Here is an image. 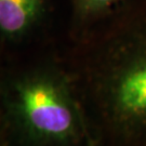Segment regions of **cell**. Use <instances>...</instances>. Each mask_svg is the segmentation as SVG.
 Here are the masks:
<instances>
[{
    "label": "cell",
    "instance_id": "6da1fadb",
    "mask_svg": "<svg viewBox=\"0 0 146 146\" xmlns=\"http://www.w3.org/2000/svg\"><path fill=\"white\" fill-rule=\"evenodd\" d=\"M8 123L33 146H76L88 129L67 87L52 74L14 79L5 92Z\"/></svg>",
    "mask_w": 146,
    "mask_h": 146
},
{
    "label": "cell",
    "instance_id": "7a4b0ae2",
    "mask_svg": "<svg viewBox=\"0 0 146 146\" xmlns=\"http://www.w3.org/2000/svg\"><path fill=\"white\" fill-rule=\"evenodd\" d=\"M101 107V125L118 145L146 146V51L107 78Z\"/></svg>",
    "mask_w": 146,
    "mask_h": 146
},
{
    "label": "cell",
    "instance_id": "3957f363",
    "mask_svg": "<svg viewBox=\"0 0 146 146\" xmlns=\"http://www.w3.org/2000/svg\"><path fill=\"white\" fill-rule=\"evenodd\" d=\"M42 0H0V31L19 37L29 29L41 9Z\"/></svg>",
    "mask_w": 146,
    "mask_h": 146
},
{
    "label": "cell",
    "instance_id": "277c9868",
    "mask_svg": "<svg viewBox=\"0 0 146 146\" xmlns=\"http://www.w3.org/2000/svg\"><path fill=\"white\" fill-rule=\"evenodd\" d=\"M114 0H82L84 8L88 10H99L111 3Z\"/></svg>",
    "mask_w": 146,
    "mask_h": 146
},
{
    "label": "cell",
    "instance_id": "5b68a950",
    "mask_svg": "<svg viewBox=\"0 0 146 146\" xmlns=\"http://www.w3.org/2000/svg\"><path fill=\"white\" fill-rule=\"evenodd\" d=\"M0 146H10L9 139H8V133H7V131L3 132L2 128H0Z\"/></svg>",
    "mask_w": 146,
    "mask_h": 146
}]
</instances>
